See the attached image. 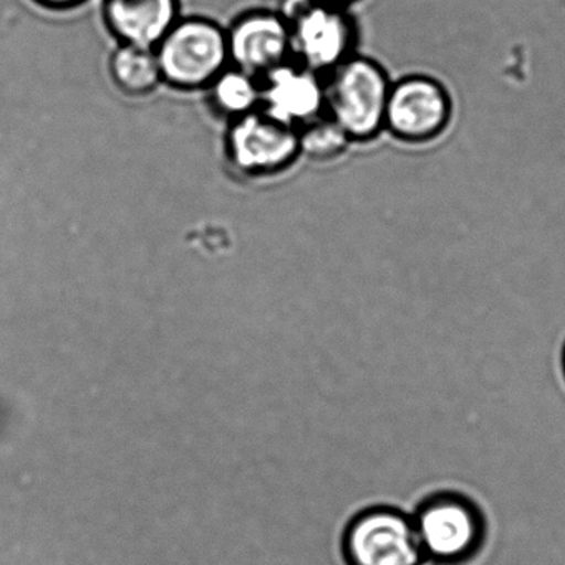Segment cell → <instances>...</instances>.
<instances>
[{
	"label": "cell",
	"instance_id": "obj_1",
	"mask_svg": "<svg viewBox=\"0 0 565 565\" xmlns=\"http://www.w3.org/2000/svg\"><path fill=\"white\" fill-rule=\"evenodd\" d=\"M326 115L353 145H366L385 134L386 105L392 77L385 65L369 55L355 54L323 77Z\"/></svg>",
	"mask_w": 565,
	"mask_h": 565
},
{
	"label": "cell",
	"instance_id": "obj_2",
	"mask_svg": "<svg viewBox=\"0 0 565 565\" xmlns=\"http://www.w3.org/2000/svg\"><path fill=\"white\" fill-rule=\"evenodd\" d=\"M423 561L465 565L484 547L488 522L468 495L441 491L423 499L412 514Z\"/></svg>",
	"mask_w": 565,
	"mask_h": 565
},
{
	"label": "cell",
	"instance_id": "obj_3",
	"mask_svg": "<svg viewBox=\"0 0 565 565\" xmlns=\"http://www.w3.org/2000/svg\"><path fill=\"white\" fill-rule=\"evenodd\" d=\"M294 61L326 77L359 54L360 28L345 6L327 0H284Z\"/></svg>",
	"mask_w": 565,
	"mask_h": 565
},
{
	"label": "cell",
	"instance_id": "obj_4",
	"mask_svg": "<svg viewBox=\"0 0 565 565\" xmlns=\"http://www.w3.org/2000/svg\"><path fill=\"white\" fill-rule=\"evenodd\" d=\"M163 85L178 92H204L230 67L226 28L203 15H181L154 47Z\"/></svg>",
	"mask_w": 565,
	"mask_h": 565
},
{
	"label": "cell",
	"instance_id": "obj_5",
	"mask_svg": "<svg viewBox=\"0 0 565 565\" xmlns=\"http://www.w3.org/2000/svg\"><path fill=\"white\" fill-rule=\"evenodd\" d=\"M224 157L231 170L247 180L279 177L302 158L299 131L259 108L227 121Z\"/></svg>",
	"mask_w": 565,
	"mask_h": 565
},
{
	"label": "cell",
	"instance_id": "obj_6",
	"mask_svg": "<svg viewBox=\"0 0 565 565\" xmlns=\"http://www.w3.org/2000/svg\"><path fill=\"white\" fill-rule=\"evenodd\" d=\"M455 118V98L439 78L408 74L393 81L385 134L399 143L423 147L439 140Z\"/></svg>",
	"mask_w": 565,
	"mask_h": 565
},
{
	"label": "cell",
	"instance_id": "obj_7",
	"mask_svg": "<svg viewBox=\"0 0 565 565\" xmlns=\"http://www.w3.org/2000/svg\"><path fill=\"white\" fill-rule=\"evenodd\" d=\"M347 565H422L412 514L393 505H372L353 515L342 535Z\"/></svg>",
	"mask_w": 565,
	"mask_h": 565
},
{
	"label": "cell",
	"instance_id": "obj_8",
	"mask_svg": "<svg viewBox=\"0 0 565 565\" xmlns=\"http://www.w3.org/2000/svg\"><path fill=\"white\" fill-rule=\"evenodd\" d=\"M260 81V110L299 131L326 115L323 75L289 58Z\"/></svg>",
	"mask_w": 565,
	"mask_h": 565
},
{
	"label": "cell",
	"instance_id": "obj_9",
	"mask_svg": "<svg viewBox=\"0 0 565 565\" xmlns=\"http://www.w3.org/2000/svg\"><path fill=\"white\" fill-rule=\"evenodd\" d=\"M231 65L260 78L292 58L289 29L280 11L254 9L226 28Z\"/></svg>",
	"mask_w": 565,
	"mask_h": 565
},
{
	"label": "cell",
	"instance_id": "obj_10",
	"mask_svg": "<svg viewBox=\"0 0 565 565\" xmlns=\"http://www.w3.org/2000/svg\"><path fill=\"white\" fill-rule=\"evenodd\" d=\"M102 15L118 44L154 49L183 14L180 0H104Z\"/></svg>",
	"mask_w": 565,
	"mask_h": 565
},
{
	"label": "cell",
	"instance_id": "obj_11",
	"mask_svg": "<svg viewBox=\"0 0 565 565\" xmlns=\"http://www.w3.org/2000/svg\"><path fill=\"white\" fill-rule=\"evenodd\" d=\"M108 74L115 88L130 98L148 97L163 85L154 49L118 44L108 58Z\"/></svg>",
	"mask_w": 565,
	"mask_h": 565
},
{
	"label": "cell",
	"instance_id": "obj_12",
	"mask_svg": "<svg viewBox=\"0 0 565 565\" xmlns=\"http://www.w3.org/2000/svg\"><path fill=\"white\" fill-rule=\"evenodd\" d=\"M213 114L226 121L237 120L260 108V81L230 65L204 90Z\"/></svg>",
	"mask_w": 565,
	"mask_h": 565
},
{
	"label": "cell",
	"instance_id": "obj_13",
	"mask_svg": "<svg viewBox=\"0 0 565 565\" xmlns=\"http://www.w3.org/2000/svg\"><path fill=\"white\" fill-rule=\"evenodd\" d=\"M299 143L300 157L317 163H327L343 157L353 141L332 118L323 115L300 128Z\"/></svg>",
	"mask_w": 565,
	"mask_h": 565
},
{
	"label": "cell",
	"instance_id": "obj_14",
	"mask_svg": "<svg viewBox=\"0 0 565 565\" xmlns=\"http://www.w3.org/2000/svg\"><path fill=\"white\" fill-rule=\"evenodd\" d=\"M41 8L49 9V11H71V9L78 8L87 0H32Z\"/></svg>",
	"mask_w": 565,
	"mask_h": 565
},
{
	"label": "cell",
	"instance_id": "obj_15",
	"mask_svg": "<svg viewBox=\"0 0 565 565\" xmlns=\"http://www.w3.org/2000/svg\"><path fill=\"white\" fill-rule=\"evenodd\" d=\"M327 2H332V4H339V6H345V8H349L352 2H355V0H327Z\"/></svg>",
	"mask_w": 565,
	"mask_h": 565
},
{
	"label": "cell",
	"instance_id": "obj_16",
	"mask_svg": "<svg viewBox=\"0 0 565 565\" xmlns=\"http://www.w3.org/2000/svg\"><path fill=\"white\" fill-rule=\"evenodd\" d=\"M561 365H562V373H564V379H565V342H564V347H562Z\"/></svg>",
	"mask_w": 565,
	"mask_h": 565
}]
</instances>
